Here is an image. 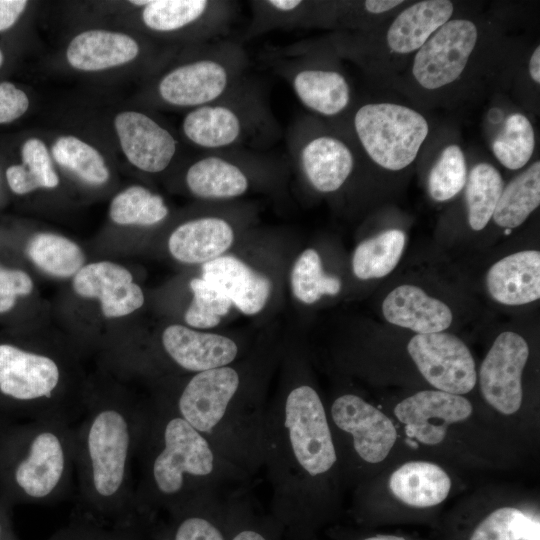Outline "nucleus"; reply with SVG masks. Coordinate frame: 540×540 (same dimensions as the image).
I'll return each mask as SVG.
<instances>
[{
    "label": "nucleus",
    "instance_id": "f257e3e1",
    "mask_svg": "<svg viewBox=\"0 0 540 540\" xmlns=\"http://www.w3.org/2000/svg\"><path fill=\"white\" fill-rule=\"evenodd\" d=\"M148 417L149 405L122 394L84 397L75 425L79 515L108 525L140 523L132 474Z\"/></svg>",
    "mask_w": 540,
    "mask_h": 540
},
{
    "label": "nucleus",
    "instance_id": "f03ea898",
    "mask_svg": "<svg viewBox=\"0 0 540 540\" xmlns=\"http://www.w3.org/2000/svg\"><path fill=\"white\" fill-rule=\"evenodd\" d=\"M140 477L134 492L136 514L147 523L158 510L172 512L222 494L246 473L224 458L193 426L163 403L149 405L137 456Z\"/></svg>",
    "mask_w": 540,
    "mask_h": 540
},
{
    "label": "nucleus",
    "instance_id": "7ed1b4c3",
    "mask_svg": "<svg viewBox=\"0 0 540 540\" xmlns=\"http://www.w3.org/2000/svg\"><path fill=\"white\" fill-rule=\"evenodd\" d=\"M338 455L328 414L318 392L295 384L266 410L262 465L277 512L296 517L314 496L315 483L336 466Z\"/></svg>",
    "mask_w": 540,
    "mask_h": 540
},
{
    "label": "nucleus",
    "instance_id": "20e7f679",
    "mask_svg": "<svg viewBox=\"0 0 540 540\" xmlns=\"http://www.w3.org/2000/svg\"><path fill=\"white\" fill-rule=\"evenodd\" d=\"M74 474L73 421H0V497L10 506L61 502L71 495Z\"/></svg>",
    "mask_w": 540,
    "mask_h": 540
},
{
    "label": "nucleus",
    "instance_id": "39448f33",
    "mask_svg": "<svg viewBox=\"0 0 540 540\" xmlns=\"http://www.w3.org/2000/svg\"><path fill=\"white\" fill-rule=\"evenodd\" d=\"M240 372L230 366L193 374L163 403L247 475L262 466L266 410L241 396Z\"/></svg>",
    "mask_w": 540,
    "mask_h": 540
},
{
    "label": "nucleus",
    "instance_id": "423d86ee",
    "mask_svg": "<svg viewBox=\"0 0 540 540\" xmlns=\"http://www.w3.org/2000/svg\"><path fill=\"white\" fill-rule=\"evenodd\" d=\"M64 382L63 364L53 355L0 343V421L62 416L74 422L83 402Z\"/></svg>",
    "mask_w": 540,
    "mask_h": 540
},
{
    "label": "nucleus",
    "instance_id": "0eeeda50",
    "mask_svg": "<svg viewBox=\"0 0 540 540\" xmlns=\"http://www.w3.org/2000/svg\"><path fill=\"white\" fill-rule=\"evenodd\" d=\"M274 127L260 95L244 83L216 102L191 109L182 121L185 137L212 152L267 141Z\"/></svg>",
    "mask_w": 540,
    "mask_h": 540
},
{
    "label": "nucleus",
    "instance_id": "6e6552de",
    "mask_svg": "<svg viewBox=\"0 0 540 540\" xmlns=\"http://www.w3.org/2000/svg\"><path fill=\"white\" fill-rule=\"evenodd\" d=\"M245 51L233 42H215L204 56L167 72L158 94L167 104L192 109L216 102L242 83Z\"/></svg>",
    "mask_w": 540,
    "mask_h": 540
},
{
    "label": "nucleus",
    "instance_id": "1a4fd4ad",
    "mask_svg": "<svg viewBox=\"0 0 540 540\" xmlns=\"http://www.w3.org/2000/svg\"><path fill=\"white\" fill-rule=\"evenodd\" d=\"M354 129L368 156L392 171L404 169L415 160L429 131L424 116L393 103L361 106L354 116Z\"/></svg>",
    "mask_w": 540,
    "mask_h": 540
},
{
    "label": "nucleus",
    "instance_id": "9d476101",
    "mask_svg": "<svg viewBox=\"0 0 540 540\" xmlns=\"http://www.w3.org/2000/svg\"><path fill=\"white\" fill-rule=\"evenodd\" d=\"M407 350L421 375L437 390L463 395L474 388L475 362L457 336L446 332L416 334Z\"/></svg>",
    "mask_w": 540,
    "mask_h": 540
},
{
    "label": "nucleus",
    "instance_id": "9b49d317",
    "mask_svg": "<svg viewBox=\"0 0 540 540\" xmlns=\"http://www.w3.org/2000/svg\"><path fill=\"white\" fill-rule=\"evenodd\" d=\"M478 38L467 19L449 20L418 49L412 72L424 88L433 90L455 81L463 72Z\"/></svg>",
    "mask_w": 540,
    "mask_h": 540
},
{
    "label": "nucleus",
    "instance_id": "f8f14e48",
    "mask_svg": "<svg viewBox=\"0 0 540 540\" xmlns=\"http://www.w3.org/2000/svg\"><path fill=\"white\" fill-rule=\"evenodd\" d=\"M528 356L526 340L515 332L506 331L496 337L481 364L482 395L502 414H514L522 404L521 378Z\"/></svg>",
    "mask_w": 540,
    "mask_h": 540
},
{
    "label": "nucleus",
    "instance_id": "ddd939ff",
    "mask_svg": "<svg viewBox=\"0 0 540 540\" xmlns=\"http://www.w3.org/2000/svg\"><path fill=\"white\" fill-rule=\"evenodd\" d=\"M329 417L337 430L351 438L353 450L366 463L383 461L396 442L392 421L358 395L343 394L334 399Z\"/></svg>",
    "mask_w": 540,
    "mask_h": 540
},
{
    "label": "nucleus",
    "instance_id": "4468645a",
    "mask_svg": "<svg viewBox=\"0 0 540 540\" xmlns=\"http://www.w3.org/2000/svg\"><path fill=\"white\" fill-rule=\"evenodd\" d=\"M472 411L471 403L462 395L425 390L398 403L394 414L405 425L408 436L436 445L443 441L451 424L467 419Z\"/></svg>",
    "mask_w": 540,
    "mask_h": 540
},
{
    "label": "nucleus",
    "instance_id": "2eb2a0df",
    "mask_svg": "<svg viewBox=\"0 0 540 540\" xmlns=\"http://www.w3.org/2000/svg\"><path fill=\"white\" fill-rule=\"evenodd\" d=\"M114 127L126 158L142 171L161 172L175 156V138L144 113L121 112L114 119Z\"/></svg>",
    "mask_w": 540,
    "mask_h": 540
},
{
    "label": "nucleus",
    "instance_id": "dca6fc26",
    "mask_svg": "<svg viewBox=\"0 0 540 540\" xmlns=\"http://www.w3.org/2000/svg\"><path fill=\"white\" fill-rule=\"evenodd\" d=\"M75 292L85 298H98L105 317H122L144 304L142 289L133 282L124 267L108 262H95L82 267L73 278Z\"/></svg>",
    "mask_w": 540,
    "mask_h": 540
},
{
    "label": "nucleus",
    "instance_id": "f3484780",
    "mask_svg": "<svg viewBox=\"0 0 540 540\" xmlns=\"http://www.w3.org/2000/svg\"><path fill=\"white\" fill-rule=\"evenodd\" d=\"M161 342L175 365L194 374L230 365L239 352L237 344L226 336L178 324L163 331Z\"/></svg>",
    "mask_w": 540,
    "mask_h": 540
},
{
    "label": "nucleus",
    "instance_id": "a211bd4d",
    "mask_svg": "<svg viewBox=\"0 0 540 540\" xmlns=\"http://www.w3.org/2000/svg\"><path fill=\"white\" fill-rule=\"evenodd\" d=\"M143 6L142 21L147 28L172 33L198 23L226 30L233 17V5L227 1L148 0L130 1Z\"/></svg>",
    "mask_w": 540,
    "mask_h": 540
},
{
    "label": "nucleus",
    "instance_id": "6ab92c4d",
    "mask_svg": "<svg viewBox=\"0 0 540 540\" xmlns=\"http://www.w3.org/2000/svg\"><path fill=\"white\" fill-rule=\"evenodd\" d=\"M293 150L307 181L315 190L322 193L338 190L354 167V157L350 148L333 136L311 137Z\"/></svg>",
    "mask_w": 540,
    "mask_h": 540
},
{
    "label": "nucleus",
    "instance_id": "aec40b11",
    "mask_svg": "<svg viewBox=\"0 0 540 540\" xmlns=\"http://www.w3.org/2000/svg\"><path fill=\"white\" fill-rule=\"evenodd\" d=\"M382 313L389 323L417 334L443 332L453 320L449 306L411 284L394 288L382 303Z\"/></svg>",
    "mask_w": 540,
    "mask_h": 540
},
{
    "label": "nucleus",
    "instance_id": "412c9836",
    "mask_svg": "<svg viewBox=\"0 0 540 540\" xmlns=\"http://www.w3.org/2000/svg\"><path fill=\"white\" fill-rule=\"evenodd\" d=\"M202 278L218 286L242 313L260 312L271 292V281L242 260L222 255L202 265Z\"/></svg>",
    "mask_w": 540,
    "mask_h": 540
},
{
    "label": "nucleus",
    "instance_id": "4be33fe9",
    "mask_svg": "<svg viewBox=\"0 0 540 540\" xmlns=\"http://www.w3.org/2000/svg\"><path fill=\"white\" fill-rule=\"evenodd\" d=\"M490 296L498 303L519 306L540 298V252L524 250L495 262L486 275Z\"/></svg>",
    "mask_w": 540,
    "mask_h": 540
},
{
    "label": "nucleus",
    "instance_id": "5701e85b",
    "mask_svg": "<svg viewBox=\"0 0 540 540\" xmlns=\"http://www.w3.org/2000/svg\"><path fill=\"white\" fill-rule=\"evenodd\" d=\"M230 151H214L192 163L185 176L190 192L203 199L239 197L249 188V178Z\"/></svg>",
    "mask_w": 540,
    "mask_h": 540
},
{
    "label": "nucleus",
    "instance_id": "b1692460",
    "mask_svg": "<svg viewBox=\"0 0 540 540\" xmlns=\"http://www.w3.org/2000/svg\"><path fill=\"white\" fill-rule=\"evenodd\" d=\"M233 240V228L225 219L201 217L178 226L169 237L168 248L180 262L204 264L222 256Z\"/></svg>",
    "mask_w": 540,
    "mask_h": 540
},
{
    "label": "nucleus",
    "instance_id": "393cba45",
    "mask_svg": "<svg viewBox=\"0 0 540 540\" xmlns=\"http://www.w3.org/2000/svg\"><path fill=\"white\" fill-rule=\"evenodd\" d=\"M287 79L299 102L323 116H335L350 102V86L345 77L330 69L289 65Z\"/></svg>",
    "mask_w": 540,
    "mask_h": 540
},
{
    "label": "nucleus",
    "instance_id": "a878e982",
    "mask_svg": "<svg viewBox=\"0 0 540 540\" xmlns=\"http://www.w3.org/2000/svg\"><path fill=\"white\" fill-rule=\"evenodd\" d=\"M139 50L138 43L127 34L94 29L76 35L66 57L77 70L100 71L133 61Z\"/></svg>",
    "mask_w": 540,
    "mask_h": 540
},
{
    "label": "nucleus",
    "instance_id": "bb28decb",
    "mask_svg": "<svg viewBox=\"0 0 540 540\" xmlns=\"http://www.w3.org/2000/svg\"><path fill=\"white\" fill-rule=\"evenodd\" d=\"M454 11L448 0H427L411 5L393 21L387 32L389 48L399 54L420 49Z\"/></svg>",
    "mask_w": 540,
    "mask_h": 540
},
{
    "label": "nucleus",
    "instance_id": "cd10ccee",
    "mask_svg": "<svg viewBox=\"0 0 540 540\" xmlns=\"http://www.w3.org/2000/svg\"><path fill=\"white\" fill-rule=\"evenodd\" d=\"M389 487L393 495L404 504L428 508L447 498L451 480L448 474L434 463L411 461L392 473Z\"/></svg>",
    "mask_w": 540,
    "mask_h": 540
},
{
    "label": "nucleus",
    "instance_id": "c85d7f7f",
    "mask_svg": "<svg viewBox=\"0 0 540 540\" xmlns=\"http://www.w3.org/2000/svg\"><path fill=\"white\" fill-rule=\"evenodd\" d=\"M540 204V162L515 177L505 188L493 213L499 227L513 229L520 226Z\"/></svg>",
    "mask_w": 540,
    "mask_h": 540
},
{
    "label": "nucleus",
    "instance_id": "c756f323",
    "mask_svg": "<svg viewBox=\"0 0 540 540\" xmlns=\"http://www.w3.org/2000/svg\"><path fill=\"white\" fill-rule=\"evenodd\" d=\"M405 243L406 235L399 229H389L363 240L352 258L355 276L361 280L385 277L400 261Z\"/></svg>",
    "mask_w": 540,
    "mask_h": 540
},
{
    "label": "nucleus",
    "instance_id": "7c9ffc66",
    "mask_svg": "<svg viewBox=\"0 0 540 540\" xmlns=\"http://www.w3.org/2000/svg\"><path fill=\"white\" fill-rule=\"evenodd\" d=\"M22 164L12 165L6 171L11 190L26 194L38 188H55L59 184L49 152L38 138L25 141L21 149Z\"/></svg>",
    "mask_w": 540,
    "mask_h": 540
},
{
    "label": "nucleus",
    "instance_id": "2f4dec72",
    "mask_svg": "<svg viewBox=\"0 0 540 540\" xmlns=\"http://www.w3.org/2000/svg\"><path fill=\"white\" fill-rule=\"evenodd\" d=\"M27 254L42 271L61 278L76 274L84 262L76 243L54 233L34 235L27 245Z\"/></svg>",
    "mask_w": 540,
    "mask_h": 540
},
{
    "label": "nucleus",
    "instance_id": "473e14b6",
    "mask_svg": "<svg viewBox=\"0 0 540 540\" xmlns=\"http://www.w3.org/2000/svg\"><path fill=\"white\" fill-rule=\"evenodd\" d=\"M468 222L475 231H480L491 220L503 190V179L499 171L488 163L475 165L466 180Z\"/></svg>",
    "mask_w": 540,
    "mask_h": 540
},
{
    "label": "nucleus",
    "instance_id": "72a5a7b5",
    "mask_svg": "<svg viewBox=\"0 0 540 540\" xmlns=\"http://www.w3.org/2000/svg\"><path fill=\"white\" fill-rule=\"evenodd\" d=\"M168 208L163 198L139 185L130 186L111 201L109 216L119 225L151 226L164 220Z\"/></svg>",
    "mask_w": 540,
    "mask_h": 540
},
{
    "label": "nucleus",
    "instance_id": "f704fd0d",
    "mask_svg": "<svg viewBox=\"0 0 540 540\" xmlns=\"http://www.w3.org/2000/svg\"><path fill=\"white\" fill-rule=\"evenodd\" d=\"M221 495L169 512L171 523L157 535L156 540H225L221 528L209 515L214 501Z\"/></svg>",
    "mask_w": 540,
    "mask_h": 540
},
{
    "label": "nucleus",
    "instance_id": "c9c22d12",
    "mask_svg": "<svg viewBox=\"0 0 540 540\" xmlns=\"http://www.w3.org/2000/svg\"><path fill=\"white\" fill-rule=\"evenodd\" d=\"M51 152L59 165L88 184L101 185L109 179V169L102 155L94 147L75 136L58 138Z\"/></svg>",
    "mask_w": 540,
    "mask_h": 540
},
{
    "label": "nucleus",
    "instance_id": "e433bc0d",
    "mask_svg": "<svg viewBox=\"0 0 540 540\" xmlns=\"http://www.w3.org/2000/svg\"><path fill=\"white\" fill-rule=\"evenodd\" d=\"M291 287L299 301L313 304L323 295L338 294L341 281L336 276L324 273L318 252L309 248L303 251L294 263Z\"/></svg>",
    "mask_w": 540,
    "mask_h": 540
},
{
    "label": "nucleus",
    "instance_id": "4c0bfd02",
    "mask_svg": "<svg viewBox=\"0 0 540 540\" xmlns=\"http://www.w3.org/2000/svg\"><path fill=\"white\" fill-rule=\"evenodd\" d=\"M535 147L534 129L528 118L515 113L508 116L501 133L493 142V153L508 169L522 168L530 160Z\"/></svg>",
    "mask_w": 540,
    "mask_h": 540
},
{
    "label": "nucleus",
    "instance_id": "58836bf2",
    "mask_svg": "<svg viewBox=\"0 0 540 540\" xmlns=\"http://www.w3.org/2000/svg\"><path fill=\"white\" fill-rule=\"evenodd\" d=\"M539 519L513 507L492 511L472 531L469 540H530L539 534Z\"/></svg>",
    "mask_w": 540,
    "mask_h": 540
},
{
    "label": "nucleus",
    "instance_id": "ea45409f",
    "mask_svg": "<svg viewBox=\"0 0 540 540\" xmlns=\"http://www.w3.org/2000/svg\"><path fill=\"white\" fill-rule=\"evenodd\" d=\"M189 285L193 300L185 312L186 323L200 329L217 326L231 308L230 299L218 286L203 278H193Z\"/></svg>",
    "mask_w": 540,
    "mask_h": 540
},
{
    "label": "nucleus",
    "instance_id": "a19ab883",
    "mask_svg": "<svg viewBox=\"0 0 540 540\" xmlns=\"http://www.w3.org/2000/svg\"><path fill=\"white\" fill-rule=\"evenodd\" d=\"M467 168L463 151L458 145H449L432 167L428 190L435 201H446L456 196L465 186Z\"/></svg>",
    "mask_w": 540,
    "mask_h": 540
},
{
    "label": "nucleus",
    "instance_id": "79ce46f5",
    "mask_svg": "<svg viewBox=\"0 0 540 540\" xmlns=\"http://www.w3.org/2000/svg\"><path fill=\"white\" fill-rule=\"evenodd\" d=\"M142 526L108 525L77 514L47 540H140Z\"/></svg>",
    "mask_w": 540,
    "mask_h": 540
},
{
    "label": "nucleus",
    "instance_id": "37998d69",
    "mask_svg": "<svg viewBox=\"0 0 540 540\" xmlns=\"http://www.w3.org/2000/svg\"><path fill=\"white\" fill-rule=\"evenodd\" d=\"M32 288L33 282L27 273L0 267V313L12 309L16 298L30 294Z\"/></svg>",
    "mask_w": 540,
    "mask_h": 540
},
{
    "label": "nucleus",
    "instance_id": "c03bdc74",
    "mask_svg": "<svg viewBox=\"0 0 540 540\" xmlns=\"http://www.w3.org/2000/svg\"><path fill=\"white\" fill-rule=\"evenodd\" d=\"M29 107L27 95L10 82L0 83V124L22 116Z\"/></svg>",
    "mask_w": 540,
    "mask_h": 540
},
{
    "label": "nucleus",
    "instance_id": "a18cd8bd",
    "mask_svg": "<svg viewBox=\"0 0 540 540\" xmlns=\"http://www.w3.org/2000/svg\"><path fill=\"white\" fill-rule=\"evenodd\" d=\"M27 1L0 0V31L11 27L24 11Z\"/></svg>",
    "mask_w": 540,
    "mask_h": 540
},
{
    "label": "nucleus",
    "instance_id": "49530a36",
    "mask_svg": "<svg viewBox=\"0 0 540 540\" xmlns=\"http://www.w3.org/2000/svg\"><path fill=\"white\" fill-rule=\"evenodd\" d=\"M12 509L13 507L0 497V540H18L13 526Z\"/></svg>",
    "mask_w": 540,
    "mask_h": 540
},
{
    "label": "nucleus",
    "instance_id": "de8ad7c7",
    "mask_svg": "<svg viewBox=\"0 0 540 540\" xmlns=\"http://www.w3.org/2000/svg\"><path fill=\"white\" fill-rule=\"evenodd\" d=\"M401 3L402 1L400 0H368L365 1L364 6L368 12L373 14H379L387 12L397 7Z\"/></svg>",
    "mask_w": 540,
    "mask_h": 540
},
{
    "label": "nucleus",
    "instance_id": "09e8293b",
    "mask_svg": "<svg viewBox=\"0 0 540 540\" xmlns=\"http://www.w3.org/2000/svg\"><path fill=\"white\" fill-rule=\"evenodd\" d=\"M231 540H269L266 535L255 528H244L237 531Z\"/></svg>",
    "mask_w": 540,
    "mask_h": 540
},
{
    "label": "nucleus",
    "instance_id": "8fccbe9b",
    "mask_svg": "<svg viewBox=\"0 0 540 540\" xmlns=\"http://www.w3.org/2000/svg\"><path fill=\"white\" fill-rule=\"evenodd\" d=\"M529 72L532 79L536 83H540V46H537L534 50L530 62H529Z\"/></svg>",
    "mask_w": 540,
    "mask_h": 540
},
{
    "label": "nucleus",
    "instance_id": "3c124183",
    "mask_svg": "<svg viewBox=\"0 0 540 540\" xmlns=\"http://www.w3.org/2000/svg\"><path fill=\"white\" fill-rule=\"evenodd\" d=\"M363 540H406V539L401 536H396V535H375V536L364 538Z\"/></svg>",
    "mask_w": 540,
    "mask_h": 540
},
{
    "label": "nucleus",
    "instance_id": "603ef678",
    "mask_svg": "<svg viewBox=\"0 0 540 540\" xmlns=\"http://www.w3.org/2000/svg\"><path fill=\"white\" fill-rule=\"evenodd\" d=\"M3 63V55H2V52L0 51V66L2 65Z\"/></svg>",
    "mask_w": 540,
    "mask_h": 540
},
{
    "label": "nucleus",
    "instance_id": "864d4df0",
    "mask_svg": "<svg viewBox=\"0 0 540 540\" xmlns=\"http://www.w3.org/2000/svg\"><path fill=\"white\" fill-rule=\"evenodd\" d=\"M511 232H512L511 229H504V233H505V234H510Z\"/></svg>",
    "mask_w": 540,
    "mask_h": 540
}]
</instances>
